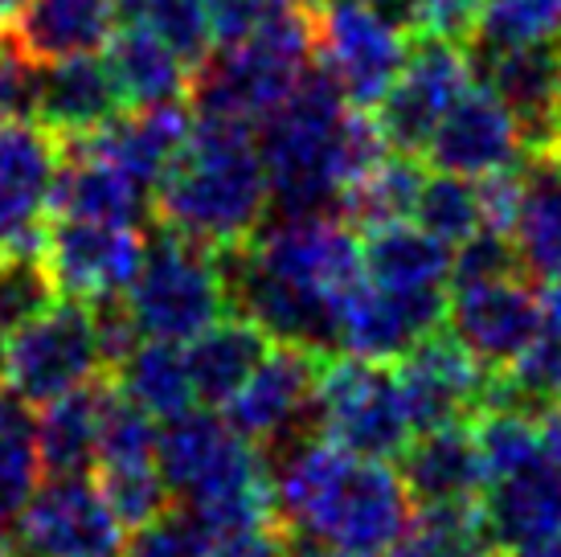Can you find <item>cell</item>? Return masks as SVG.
Returning a JSON list of instances; mask_svg holds the SVG:
<instances>
[{
  "mask_svg": "<svg viewBox=\"0 0 561 557\" xmlns=\"http://www.w3.org/2000/svg\"><path fill=\"white\" fill-rule=\"evenodd\" d=\"M107 70L124 107H157V103H181L188 94L193 70L172 54L160 37L119 25L107 42Z\"/></svg>",
  "mask_w": 561,
  "mask_h": 557,
  "instance_id": "obj_29",
  "label": "cell"
},
{
  "mask_svg": "<svg viewBox=\"0 0 561 557\" xmlns=\"http://www.w3.org/2000/svg\"><path fill=\"white\" fill-rule=\"evenodd\" d=\"M447 299L451 287L386 292L365 278L341 308V353L393 365L405 349H414L447 320Z\"/></svg>",
  "mask_w": 561,
  "mask_h": 557,
  "instance_id": "obj_17",
  "label": "cell"
},
{
  "mask_svg": "<svg viewBox=\"0 0 561 557\" xmlns=\"http://www.w3.org/2000/svg\"><path fill=\"white\" fill-rule=\"evenodd\" d=\"M468 422L488 480L520 471V467H529L537 459V414L508 410V406H483Z\"/></svg>",
  "mask_w": 561,
  "mask_h": 557,
  "instance_id": "obj_36",
  "label": "cell"
},
{
  "mask_svg": "<svg viewBox=\"0 0 561 557\" xmlns=\"http://www.w3.org/2000/svg\"><path fill=\"white\" fill-rule=\"evenodd\" d=\"M124 304L140 337L176 344L193 341L202 328L230 316L218 254L164 226L144 238V259L127 283Z\"/></svg>",
  "mask_w": 561,
  "mask_h": 557,
  "instance_id": "obj_5",
  "label": "cell"
},
{
  "mask_svg": "<svg viewBox=\"0 0 561 557\" xmlns=\"http://www.w3.org/2000/svg\"><path fill=\"white\" fill-rule=\"evenodd\" d=\"M476 500L414 509V521H410L402 542L390 549V557H468L471 549H480L483 537Z\"/></svg>",
  "mask_w": 561,
  "mask_h": 557,
  "instance_id": "obj_35",
  "label": "cell"
},
{
  "mask_svg": "<svg viewBox=\"0 0 561 557\" xmlns=\"http://www.w3.org/2000/svg\"><path fill=\"white\" fill-rule=\"evenodd\" d=\"M537 459L561 476V406L537 414Z\"/></svg>",
  "mask_w": 561,
  "mask_h": 557,
  "instance_id": "obj_43",
  "label": "cell"
},
{
  "mask_svg": "<svg viewBox=\"0 0 561 557\" xmlns=\"http://www.w3.org/2000/svg\"><path fill=\"white\" fill-rule=\"evenodd\" d=\"M546 283H549V287L541 292V299H546L549 328H558V332H561V271H558V275H549Z\"/></svg>",
  "mask_w": 561,
  "mask_h": 557,
  "instance_id": "obj_45",
  "label": "cell"
},
{
  "mask_svg": "<svg viewBox=\"0 0 561 557\" xmlns=\"http://www.w3.org/2000/svg\"><path fill=\"white\" fill-rule=\"evenodd\" d=\"M328 4H332V0H304V9H308V13H320V9H328Z\"/></svg>",
  "mask_w": 561,
  "mask_h": 557,
  "instance_id": "obj_50",
  "label": "cell"
},
{
  "mask_svg": "<svg viewBox=\"0 0 561 557\" xmlns=\"http://www.w3.org/2000/svg\"><path fill=\"white\" fill-rule=\"evenodd\" d=\"M157 464L181 504L209 537L275 521V492L263 451L214 410H185L157 431Z\"/></svg>",
  "mask_w": 561,
  "mask_h": 557,
  "instance_id": "obj_4",
  "label": "cell"
},
{
  "mask_svg": "<svg viewBox=\"0 0 561 557\" xmlns=\"http://www.w3.org/2000/svg\"><path fill=\"white\" fill-rule=\"evenodd\" d=\"M468 557H504L500 549H492V545H480V549H471Z\"/></svg>",
  "mask_w": 561,
  "mask_h": 557,
  "instance_id": "obj_49",
  "label": "cell"
},
{
  "mask_svg": "<svg viewBox=\"0 0 561 557\" xmlns=\"http://www.w3.org/2000/svg\"><path fill=\"white\" fill-rule=\"evenodd\" d=\"M16 557H124V525L91 471L46 476L13 516Z\"/></svg>",
  "mask_w": 561,
  "mask_h": 557,
  "instance_id": "obj_8",
  "label": "cell"
},
{
  "mask_svg": "<svg viewBox=\"0 0 561 557\" xmlns=\"http://www.w3.org/2000/svg\"><path fill=\"white\" fill-rule=\"evenodd\" d=\"M111 377L119 382V389H124L127 398H136L157 422H169V418L185 414V410L197 406L193 382H188L185 349L176 341H152V337H144L124 356V365L111 370Z\"/></svg>",
  "mask_w": 561,
  "mask_h": 557,
  "instance_id": "obj_30",
  "label": "cell"
},
{
  "mask_svg": "<svg viewBox=\"0 0 561 557\" xmlns=\"http://www.w3.org/2000/svg\"><path fill=\"white\" fill-rule=\"evenodd\" d=\"M119 30L115 0H21L13 42L33 62H62L79 54H99Z\"/></svg>",
  "mask_w": 561,
  "mask_h": 557,
  "instance_id": "obj_22",
  "label": "cell"
},
{
  "mask_svg": "<svg viewBox=\"0 0 561 557\" xmlns=\"http://www.w3.org/2000/svg\"><path fill=\"white\" fill-rule=\"evenodd\" d=\"M558 111H561V99H558Z\"/></svg>",
  "mask_w": 561,
  "mask_h": 557,
  "instance_id": "obj_52",
  "label": "cell"
},
{
  "mask_svg": "<svg viewBox=\"0 0 561 557\" xmlns=\"http://www.w3.org/2000/svg\"><path fill=\"white\" fill-rule=\"evenodd\" d=\"M140 259V226L62 214H49V221L42 226V263L54 278V292L82 304L124 295Z\"/></svg>",
  "mask_w": 561,
  "mask_h": 557,
  "instance_id": "obj_12",
  "label": "cell"
},
{
  "mask_svg": "<svg viewBox=\"0 0 561 557\" xmlns=\"http://www.w3.org/2000/svg\"><path fill=\"white\" fill-rule=\"evenodd\" d=\"M49 304H54V278L42 263V250H4L0 254V356L16 328L30 325Z\"/></svg>",
  "mask_w": 561,
  "mask_h": 557,
  "instance_id": "obj_37",
  "label": "cell"
},
{
  "mask_svg": "<svg viewBox=\"0 0 561 557\" xmlns=\"http://www.w3.org/2000/svg\"><path fill=\"white\" fill-rule=\"evenodd\" d=\"M468 87L471 62L463 42L438 37V33H410L402 70L393 75L390 91L381 94L374 107V120L390 144V152H426L431 132Z\"/></svg>",
  "mask_w": 561,
  "mask_h": 557,
  "instance_id": "obj_9",
  "label": "cell"
},
{
  "mask_svg": "<svg viewBox=\"0 0 561 557\" xmlns=\"http://www.w3.org/2000/svg\"><path fill=\"white\" fill-rule=\"evenodd\" d=\"M271 214L254 124L193 115L185 148L152 189V221L205 250L247 242Z\"/></svg>",
  "mask_w": 561,
  "mask_h": 557,
  "instance_id": "obj_3",
  "label": "cell"
},
{
  "mask_svg": "<svg viewBox=\"0 0 561 557\" xmlns=\"http://www.w3.org/2000/svg\"><path fill=\"white\" fill-rule=\"evenodd\" d=\"M360 263L374 287L422 292V287H447L451 250L402 217V221H381L360 234Z\"/></svg>",
  "mask_w": 561,
  "mask_h": 557,
  "instance_id": "obj_26",
  "label": "cell"
},
{
  "mask_svg": "<svg viewBox=\"0 0 561 557\" xmlns=\"http://www.w3.org/2000/svg\"><path fill=\"white\" fill-rule=\"evenodd\" d=\"M508 238L529 278H549L561 271V152L525 156L520 202Z\"/></svg>",
  "mask_w": 561,
  "mask_h": 557,
  "instance_id": "obj_27",
  "label": "cell"
},
{
  "mask_svg": "<svg viewBox=\"0 0 561 557\" xmlns=\"http://www.w3.org/2000/svg\"><path fill=\"white\" fill-rule=\"evenodd\" d=\"M471 37L488 46L561 37V0H480V21Z\"/></svg>",
  "mask_w": 561,
  "mask_h": 557,
  "instance_id": "obj_38",
  "label": "cell"
},
{
  "mask_svg": "<svg viewBox=\"0 0 561 557\" xmlns=\"http://www.w3.org/2000/svg\"><path fill=\"white\" fill-rule=\"evenodd\" d=\"M393 377H398L414 431H431L443 422H463L480 410L488 370L438 325L393 361Z\"/></svg>",
  "mask_w": 561,
  "mask_h": 557,
  "instance_id": "obj_15",
  "label": "cell"
},
{
  "mask_svg": "<svg viewBox=\"0 0 561 557\" xmlns=\"http://www.w3.org/2000/svg\"><path fill=\"white\" fill-rule=\"evenodd\" d=\"M42 94V62H33L13 42V33H0V115L9 120H37Z\"/></svg>",
  "mask_w": 561,
  "mask_h": 557,
  "instance_id": "obj_41",
  "label": "cell"
},
{
  "mask_svg": "<svg viewBox=\"0 0 561 557\" xmlns=\"http://www.w3.org/2000/svg\"><path fill=\"white\" fill-rule=\"evenodd\" d=\"M480 537L504 557H525L561 525V476L541 459L483 484Z\"/></svg>",
  "mask_w": 561,
  "mask_h": 557,
  "instance_id": "obj_20",
  "label": "cell"
},
{
  "mask_svg": "<svg viewBox=\"0 0 561 557\" xmlns=\"http://www.w3.org/2000/svg\"><path fill=\"white\" fill-rule=\"evenodd\" d=\"M422 181H426V172L419 169V156L386 152L357 185H348L341 202V217L353 230H369L381 221H402L414 209Z\"/></svg>",
  "mask_w": 561,
  "mask_h": 557,
  "instance_id": "obj_31",
  "label": "cell"
},
{
  "mask_svg": "<svg viewBox=\"0 0 561 557\" xmlns=\"http://www.w3.org/2000/svg\"><path fill=\"white\" fill-rule=\"evenodd\" d=\"M525 275L520 266V254H516L513 238L500 230H480L459 242V254L451 259V275H447V287L459 292V287H476V283H496V278H516Z\"/></svg>",
  "mask_w": 561,
  "mask_h": 557,
  "instance_id": "obj_40",
  "label": "cell"
},
{
  "mask_svg": "<svg viewBox=\"0 0 561 557\" xmlns=\"http://www.w3.org/2000/svg\"><path fill=\"white\" fill-rule=\"evenodd\" d=\"M316 418H320V434L336 447L365 459H390V464L414 434L393 365L353 353L324 356L320 382H316Z\"/></svg>",
  "mask_w": 561,
  "mask_h": 557,
  "instance_id": "obj_6",
  "label": "cell"
},
{
  "mask_svg": "<svg viewBox=\"0 0 561 557\" xmlns=\"http://www.w3.org/2000/svg\"><path fill=\"white\" fill-rule=\"evenodd\" d=\"M37 484H42V455H37L33 406L0 386V525L13 521Z\"/></svg>",
  "mask_w": 561,
  "mask_h": 557,
  "instance_id": "obj_32",
  "label": "cell"
},
{
  "mask_svg": "<svg viewBox=\"0 0 561 557\" xmlns=\"http://www.w3.org/2000/svg\"><path fill=\"white\" fill-rule=\"evenodd\" d=\"M414 226L438 238L443 247H459L463 238L483 226L480 217V193H476V181L468 177H455V172H426L419 197H414Z\"/></svg>",
  "mask_w": 561,
  "mask_h": 557,
  "instance_id": "obj_34",
  "label": "cell"
},
{
  "mask_svg": "<svg viewBox=\"0 0 561 557\" xmlns=\"http://www.w3.org/2000/svg\"><path fill=\"white\" fill-rule=\"evenodd\" d=\"M275 516L344 557H390L414 521V500L390 459H365L320 431H296L263 447Z\"/></svg>",
  "mask_w": 561,
  "mask_h": 557,
  "instance_id": "obj_1",
  "label": "cell"
},
{
  "mask_svg": "<svg viewBox=\"0 0 561 557\" xmlns=\"http://www.w3.org/2000/svg\"><path fill=\"white\" fill-rule=\"evenodd\" d=\"M205 557H299V545H296V533L275 516L266 525L238 528V533L214 537Z\"/></svg>",
  "mask_w": 561,
  "mask_h": 557,
  "instance_id": "obj_42",
  "label": "cell"
},
{
  "mask_svg": "<svg viewBox=\"0 0 561 557\" xmlns=\"http://www.w3.org/2000/svg\"><path fill=\"white\" fill-rule=\"evenodd\" d=\"M254 136L275 217H341L348 185L390 152L374 115L353 107L320 66L296 78V87L259 120Z\"/></svg>",
  "mask_w": 561,
  "mask_h": 557,
  "instance_id": "obj_2",
  "label": "cell"
},
{
  "mask_svg": "<svg viewBox=\"0 0 561 557\" xmlns=\"http://www.w3.org/2000/svg\"><path fill=\"white\" fill-rule=\"evenodd\" d=\"M115 13L119 25H136L160 37L188 70H197L214 49L205 0H115Z\"/></svg>",
  "mask_w": 561,
  "mask_h": 557,
  "instance_id": "obj_33",
  "label": "cell"
},
{
  "mask_svg": "<svg viewBox=\"0 0 561 557\" xmlns=\"http://www.w3.org/2000/svg\"><path fill=\"white\" fill-rule=\"evenodd\" d=\"M209 542L214 537L205 533V525L193 512L169 504L152 521L131 528V542H124V557H205Z\"/></svg>",
  "mask_w": 561,
  "mask_h": 557,
  "instance_id": "obj_39",
  "label": "cell"
},
{
  "mask_svg": "<svg viewBox=\"0 0 561 557\" xmlns=\"http://www.w3.org/2000/svg\"><path fill=\"white\" fill-rule=\"evenodd\" d=\"M0 557H16L13 542H9V528H4V525H0Z\"/></svg>",
  "mask_w": 561,
  "mask_h": 557,
  "instance_id": "obj_48",
  "label": "cell"
},
{
  "mask_svg": "<svg viewBox=\"0 0 561 557\" xmlns=\"http://www.w3.org/2000/svg\"><path fill=\"white\" fill-rule=\"evenodd\" d=\"M16 9H21V0H0V33L13 25Z\"/></svg>",
  "mask_w": 561,
  "mask_h": 557,
  "instance_id": "obj_47",
  "label": "cell"
},
{
  "mask_svg": "<svg viewBox=\"0 0 561 557\" xmlns=\"http://www.w3.org/2000/svg\"><path fill=\"white\" fill-rule=\"evenodd\" d=\"M369 9H377V13L386 16L390 25H398V30L410 37V33L422 30V13H426V0H365Z\"/></svg>",
  "mask_w": 561,
  "mask_h": 557,
  "instance_id": "obj_44",
  "label": "cell"
},
{
  "mask_svg": "<svg viewBox=\"0 0 561 557\" xmlns=\"http://www.w3.org/2000/svg\"><path fill=\"white\" fill-rule=\"evenodd\" d=\"M124 111V99L115 91V78L107 70V58L79 54L62 62L42 66V94H37V124L54 136L79 139L94 127H103Z\"/></svg>",
  "mask_w": 561,
  "mask_h": 557,
  "instance_id": "obj_23",
  "label": "cell"
},
{
  "mask_svg": "<svg viewBox=\"0 0 561 557\" xmlns=\"http://www.w3.org/2000/svg\"><path fill=\"white\" fill-rule=\"evenodd\" d=\"M62 164V139L37 120L0 115V234L9 250H42V217Z\"/></svg>",
  "mask_w": 561,
  "mask_h": 557,
  "instance_id": "obj_16",
  "label": "cell"
},
{
  "mask_svg": "<svg viewBox=\"0 0 561 557\" xmlns=\"http://www.w3.org/2000/svg\"><path fill=\"white\" fill-rule=\"evenodd\" d=\"M99 373H107V365L94 337V311L70 295L54 299L30 325L16 328L0 356V386L30 406L54 402L94 382Z\"/></svg>",
  "mask_w": 561,
  "mask_h": 557,
  "instance_id": "obj_7",
  "label": "cell"
},
{
  "mask_svg": "<svg viewBox=\"0 0 561 557\" xmlns=\"http://www.w3.org/2000/svg\"><path fill=\"white\" fill-rule=\"evenodd\" d=\"M422 156L431 160V169L480 181L488 172L516 169V160L525 152H520L508 107L483 82L471 78L468 91L455 99L447 115L438 120V127L431 132V144Z\"/></svg>",
  "mask_w": 561,
  "mask_h": 557,
  "instance_id": "obj_18",
  "label": "cell"
},
{
  "mask_svg": "<svg viewBox=\"0 0 561 557\" xmlns=\"http://www.w3.org/2000/svg\"><path fill=\"white\" fill-rule=\"evenodd\" d=\"M193 115L181 103H157V107H124L115 120H107L103 127H94L79 139H66L62 148L82 156H94L111 169H119L124 177H131L136 185H144L148 193L157 189V181L164 177L176 152L185 148Z\"/></svg>",
  "mask_w": 561,
  "mask_h": 557,
  "instance_id": "obj_19",
  "label": "cell"
},
{
  "mask_svg": "<svg viewBox=\"0 0 561 557\" xmlns=\"http://www.w3.org/2000/svg\"><path fill=\"white\" fill-rule=\"evenodd\" d=\"M111 373H99L94 382L70 389L62 398L46 402V414L37 418V455H42V476H70V471H91L94 439L103 422Z\"/></svg>",
  "mask_w": 561,
  "mask_h": 557,
  "instance_id": "obj_28",
  "label": "cell"
},
{
  "mask_svg": "<svg viewBox=\"0 0 561 557\" xmlns=\"http://www.w3.org/2000/svg\"><path fill=\"white\" fill-rule=\"evenodd\" d=\"M324 356L299 344H271L226 410V422L263 451L296 431H320L316 382Z\"/></svg>",
  "mask_w": 561,
  "mask_h": 557,
  "instance_id": "obj_13",
  "label": "cell"
},
{
  "mask_svg": "<svg viewBox=\"0 0 561 557\" xmlns=\"http://www.w3.org/2000/svg\"><path fill=\"white\" fill-rule=\"evenodd\" d=\"M266 349H271V337L259 325H250L247 316H234V311L202 328L193 341H185L193 398L209 410H221L254 373V365L266 356Z\"/></svg>",
  "mask_w": 561,
  "mask_h": 557,
  "instance_id": "obj_24",
  "label": "cell"
},
{
  "mask_svg": "<svg viewBox=\"0 0 561 557\" xmlns=\"http://www.w3.org/2000/svg\"><path fill=\"white\" fill-rule=\"evenodd\" d=\"M443 325L483 370H504L546 332L549 316L533 278L516 275L451 292Z\"/></svg>",
  "mask_w": 561,
  "mask_h": 557,
  "instance_id": "obj_14",
  "label": "cell"
},
{
  "mask_svg": "<svg viewBox=\"0 0 561 557\" xmlns=\"http://www.w3.org/2000/svg\"><path fill=\"white\" fill-rule=\"evenodd\" d=\"M46 214L140 226L144 217H152V193L103 160L62 148V164H58V177L49 189Z\"/></svg>",
  "mask_w": 561,
  "mask_h": 557,
  "instance_id": "obj_25",
  "label": "cell"
},
{
  "mask_svg": "<svg viewBox=\"0 0 561 557\" xmlns=\"http://www.w3.org/2000/svg\"><path fill=\"white\" fill-rule=\"evenodd\" d=\"M471 78L483 82L508 107L516 139L525 156L561 152V37L520 42V46H488L468 42Z\"/></svg>",
  "mask_w": 561,
  "mask_h": 557,
  "instance_id": "obj_10",
  "label": "cell"
},
{
  "mask_svg": "<svg viewBox=\"0 0 561 557\" xmlns=\"http://www.w3.org/2000/svg\"><path fill=\"white\" fill-rule=\"evenodd\" d=\"M525 557H561V525L553 528V533H549V537L537 545V549H529Z\"/></svg>",
  "mask_w": 561,
  "mask_h": 557,
  "instance_id": "obj_46",
  "label": "cell"
},
{
  "mask_svg": "<svg viewBox=\"0 0 561 557\" xmlns=\"http://www.w3.org/2000/svg\"><path fill=\"white\" fill-rule=\"evenodd\" d=\"M405 37L398 25L365 0H332L312 16V58L344 91L353 107L369 111L390 91L405 62Z\"/></svg>",
  "mask_w": 561,
  "mask_h": 557,
  "instance_id": "obj_11",
  "label": "cell"
},
{
  "mask_svg": "<svg viewBox=\"0 0 561 557\" xmlns=\"http://www.w3.org/2000/svg\"><path fill=\"white\" fill-rule=\"evenodd\" d=\"M393 464H398V476H402L414 509L476 500L488 484L468 418L463 422H443L431 431H414Z\"/></svg>",
  "mask_w": 561,
  "mask_h": 557,
  "instance_id": "obj_21",
  "label": "cell"
},
{
  "mask_svg": "<svg viewBox=\"0 0 561 557\" xmlns=\"http://www.w3.org/2000/svg\"><path fill=\"white\" fill-rule=\"evenodd\" d=\"M4 250H9V242H4V234H0V254H4Z\"/></svg>",
  "mask_w": 561,
  "mask_h": 557,
  "instance_id": "obj_51",
  "label": "cell"
}]
</instances>
